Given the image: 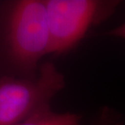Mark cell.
<instances>
[{
    "mask_svg": "<svg viewBox=\"0 0 125 125\" xmlns=\"http://www.w3.org/2000/svg\"><path fill=\"white\" fill-rule=\"evenodd\" d=\"M106 35L114 37H119V38L125 39V23L119 25L116 28H114L106 32Z\"/></svg>",
    "mask_w": 125,
    "mask_h": 125,
    "instance_id": "obj_5",
    "label": "cell"
},
{
    "mask_svg": "<svg viewBox=\"0 0 125 125\" xmlns=\"http://www.w3.org/2000/svg\"><path fill=\"white\" fill-rule=\"evenodd\" d=\"M51 38V54L72 50L91 27L111 16L119 1L45 0Z\"/></svg>",
    "mask_w": 125,
    "mask_h": 125,
    "instance_id": "obj_3",
    "label": "cell"
},
{
    "mask_svg": "<svg viewBox=\"0 0 125 125\" xmlns=\"http://www.w3.org/2000/svg\"><path fill=\"white\" fill-rule=\"evenodd\" d=\"M4 60L24 78L37 76L38 62L51 54L45 0L14 2L7 11L1 40Z\"/></svg>",
    "mask_w": 125,
    "mask_h": 125,
    "instance_id": "obj_1",
    "label": "cell"
},
{
    "mask_svg": "<svg viewBox=\"0 0 125 125\" xmlns=\"http://www.w3.org/2000/svg\"><path fill=\"white\" fill-rule=\"evenodd\" d=\"M65 85L64 76L47 62L30 78H0V125H16L51 108L52 98Z\"/></svg>",
    "mask_w": 125,
    "mask_h": 125,
    "instance_id": "obj_2",
    "label": "cell"
},
{
    "mask_svg": "<svg viewBox=\"0 0 125 125\" xmlns=\"http://www.w3.org/2000/svg\"><path fill=\"white\" fill-rule=\"evenodd\" d=\"M81 116L75 113H55L46 109L16 125H81Z\"/></svg>",
    "mask_w": 125,
    "mask_h": 125,
    "instance_id": "obj_4",
    "label": "cell"
}]
</instances>
